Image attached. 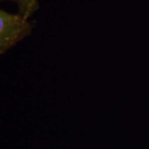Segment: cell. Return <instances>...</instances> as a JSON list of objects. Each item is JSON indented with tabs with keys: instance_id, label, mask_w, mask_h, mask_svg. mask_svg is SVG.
Returning a JSON list of instances; mask_svg holds the SVG:
<instances>
[{
	"instance_id": "obj_2",
	"label": "cell",
	"mask_w": 149,
	"mask_h": 149,
	"mask_svg": "<svg viewBox=\"0 0 149 149\" xmlns=\"http://www.w3.org/2000/svg\"><path fill=\"white\" fill-rule=\"evenodd\" d=\"M15 3L18 8V13L29 19L38 10L40 0H8Z\"/></svg>"
},
{
	"instance_id": "obj_1",
	"label": "cell",
	"mask_w": 149,
	"mask_h": 149,
	"mask_svg": "<svg viewBox=\"0 0 149 149\" xmlns=\"http://www.w3.org/2000/svg\"><path fill=\"white\" fill-rule=\"evenodd\" d=\"M32 23L21 14L0 9V54L13 47L32 32Z\"/></svg>"
}]
</instances>
